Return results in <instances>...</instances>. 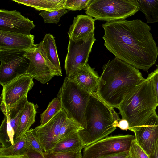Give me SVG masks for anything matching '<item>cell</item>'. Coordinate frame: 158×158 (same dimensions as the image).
I'll list each match as a JSON object with an SVG mask.
<instances>
[{
    "instance_id": "obj_1",
    "label": "cell",
    "mask_w": 158,
    "mask_h": 158,
    "mask_svg": "<svg viewBox=\"0 0 158 158\" xmlns=\"http://www.w3.org/2000/svg\"><path fill=\"white\" fill-rule=\"evenodd\" d=\"M102 27L104 45L116 58L146 71L155 64L158 47L147 23L123 19L107 22Z\"/></svg>"
},
{
    "instance_id": "obj_2",
    "label": "cell",
    "mask_w": 158,
    "mask_h": 158,
    "mask_svg": "<svg viewBox=\"0 0 158 158\" xmlns=\"http://www.w3.org/2000/svg\"><path fill=\"white\" fill-rule=\"evenodd\" d=\"M97 91L106 103L118 108L125 97L145 79L139 69L117 58L102 67Z\"/></svg>"
},
{
    "instance_id": "obj_3",
    "label": "cell",
    "mask_w": 158,
    "mask_h": 158,
    "mask_svg": "<svg viewBox=\"0 0 158 158\" xmlns=\"http://www.w3.org/2000/svg\"><path fill=\"white\" fill-rule=\"evenodd\" d=\"M85 116L87 128L78 131L84 148L108 136L116 129L120 119L114 108L97 92L90 93Z\"/></svg>"
},
{
    "instance_id": "obj_4",
    "label": "cell",
    "mask_w": 158,
    "mask_h": 158,
    "mask_svg": "<svg viewBox=\"0 0 158 158\" xmlns=\"http://www.w3.org/2000/svg\"><path fill=\"white\" fill-rule=\"evenodd\" d=\"M158 106L153 84L148 76L124 98L118 109L122 118L133 131L153 113Z\"/></svg>"
},
{
    "instance_id": "obj_5",
    "label": "cell",
    "mask_w": 158,
    "mask_h": 158,
    "mask_svg": "<svg viewBox=\"0 0 158 158\" xmlns=\"http://www.w3.org/2000/svg\"><path fill=\"white\" fill-rule=\"evenodd\" d=\"M90 93L66 77L58 94L67 117L83 128H86L85 111Z\"/></svg>"
},
{
    "instance_id": "obj_6",
    "label": "cell",
    "mask_w": 158,
    "mask_h": 158,
    "mask_svg": "<svg viewBox=\"0 0 158 158\" xmlns=\"http://www.w3.org/2000/svg\"><path fill=\"white\" fill-rule=\"evenodd\" d=\"M85 13L96 20L109 22L126 18L139 10L137 0H92Z\"/></svg>"
},
{
    "instance_id": "obj_7",
    "label": "cell",
    "mask_w": 158,
    "mask_h": 158,
    "mask_svg": "<svg viewBox=\"0 0 158 158\" xmlns=\"http://www.w3.org/2000/svg\"><path fill=\"white\" fill-rule=\"evenodd\" d=\"M135 136L120 134L107 136L85 147L82 158H101L129 151Z\"/></svg>"
},
{
    "instance_id": "obj_8",
    "label": "cell",
    "mask_w": 158,
    "mask_h": 158,
    "mask_svg": "<svg viewBox=\"0 0 158 158\" xmlns=\"http://www.w3.org/2000/svg\"><path fill=\"white\" fill-rule=\"evenodd\" d=\"M25 51L0 49V84L2 86L26 73L29 60Z\"/></svg>"
},
{
    "instance_id": "obj_9",
    "label": "cell",
    "mask_w": 158,
    "mask_h": 158,
    "mask_svg": "<svg viewBox=\"0 0 158 158\" xmlns=\"http://www.w3.org/2000/svg\"><path fill=\"white\" fill-rule=\"evenodd\" d=\"M96 40L94 31L82 41H75L69 39L64 64L67 77L76 73L88 63Z\"/></svg>"
},
{
    "instance_id": "obj_10",
    "label": "cell",
    "mask_w": 158,
    "mask_h": 158,
    "mask_svg": "<svg viewBox=\"0 0 158 158\" xmlns=\"http://www.w3.org/2000/svg\"><path fill=\"white\" fill-rule=\"evenodd\" d=\"M33 79L25 74L2 85L0 104L11 107L27 96L34 85Z\"/></svg>"
},
{
    "instance_id": "obj_11",
    "label": "cell",
    "mask_w": 158,
    "mask_h": 158,
    "mask_svg": "<svg viewBox=\"0 0 158 158\" xmlns=\"http://www.w3.org/2000/svg\"><path fill=\"white\" fill-rule=\"evenodd\" d=\"M25 56L29 60L26 74L30 76L42 84H45L54 76L60 74L48 64L42 55L39 44L26 52Z\"/></svg>"
},
{
    "instance_id": "obj_12",
    "label": "cell",
    "mask_w": 158,
    "mask_h": 158,
    "mask_svg": "<svg viewBox=\"0 0 158 158\" xmlns=\"http://www.w3.org/2000/svg\"><path fill=\"white\" fill-rule=\"evenodd\" d=\"M67 117L62 109L46 123L35 127L39 141L44 151L51 150L56 144L62 126Z\"/></svg>"
},
{
    "instance_id": "obj_13",
    "label": "cell",
    "mask_w": 158,
    "mask_h": 158,
    "mask_svg": "<svg viewBox=\"0 0 158 158\" xmlns=\"http://www.w3.org/2000/svg\"><path fill=\"white\" fill-rule=\"evenodd\" d=\"M137 144L149 156L158 141V116L153 113L134 131Z\"/></svg>"
},
{
    "instance_id": "obj_14",
    "label": "cell",
    "mask_w": 158,
    "mask_h": 158,
    "mask_svg": "<svg viewBox=\"0 0 158 158\" xmlns=\"http://www.w3.org/2000/svg\"><path fill=\"white\" fill-rule=\"evenodd\" d=\"M35 27L33 21L16 10H0V31L30 35Z\"/></svg>"
},
{
    "instance_id": "obj_15",
    "label": "cell",
    "mask_w": 158,
    "mask_h": 158,
    "mask_svg": "<svg viewBox=\"0 0 158 158\" xmlns=\"http://www.w3.org/2000/svg\"><path fill=\"white\" fill-rule=\"evenodd\" d=\"M34 38L31 34L0 31V49L27 52L35 45Z\"/></svg>"
},
{
    "instance_id": "obj_16",
    "label": "cell",
    "mask_w": 158,
    "mask_h": 158,
    "mask_svg": "<svg viewBox=\"0 0 158 158\" xmlns=\"http://www.w3.org/2000/svg\"><path fill=\"white\" fill-rule=\"evenodd\" d=\"M96 20L87 15L74 17L68 32L69 39L75 41L83 40L94 31Z\"/></svg>"
},
{
    "instance_id": "obj_17",
    "label": "cell",
    "mask_w": 158,
    "mask_h": 158,
    "mask_svg": "<svg viewBox=\"0 0 158 158\" xmlns=\"http://www.w3.org/2000/svg\"><path fill=\"white\" fill-rule=\"evenodd\" d=\"M94 69L87 63L76 73L68 78L90 93L97 92L100 77Z\"/></svg>"
},
{
    "instance_id": "obj_18",
    "label": "cell",
    "mask_w": 158,
    "mask_h": 158,
    "mask_svg": "<svg viewBox=\"0 0 158 158\" xmlns=\"http://www.w3.org/2000/svg\"><path fill=\"white\" fill-rule=\"evenodd\" d=\"M39 44L40 52L47 62L60 76H62L54 37L50 33L47 34Z\"/></svg>"
},
{
    "instance_id": "obj_19",
    "label": "cell",
    "mask_w": 158,
    "mask_h": 158,
    "mask_svg": "<svg viewBox=\"0 0 158 158\" xmlns=\"http://www.w3.org/2000/svg\"><path fill=\"white\" fill-rule=\"evenodd\" d=\"M28 102L27 96H26L17 104L11 107L6 106L0 104L1 110L4 116L7 118L10 125L14 131L15 136L17 132L22 111L26 104Z\"/></svg>"
},
{
    "instance_id": "obj_20",
    "label": "cell",
    "mask_w": 158,
    "mask_h": 158,
    "mask_svg": "<svg viewBox=\"0 0 158 158\" xmlns=\"http://www.w3.org/2000/svg\"><path fill=\"white\" fill-rule=\"evenodd\" d=\"M38 11L52 12L64 8L65 0H12Z\"/></svg>"
},
{
    "instance_id": "obj_21",
    "label": "cell",
    "mask_w": 158,
    "mask_h": 158,
    "mask_svg": "<svg viewBox=\"0 0 158 158\" xmlns=\"http://www.w3.org/2000/svg\"><path fill=\"white\" fill-rule=\"evenodd\" d=\"M36 107L33 103L28 102L26 104L20 117L18 130L14 140L23 135L34 123L36 113Z\"/></svg>"
},
{
    "instance_id": "obj_22",
    "label": "cell",
    "mask_w": 158,
    "mask_h": 158,
    "mask_svg": "<svg viewBox=\"0 0 158 158\" xmlns=\"http://www.w3.org/2000/svg\"><path fill=\"white\" fill-rule=\"evenodd\" d=\"M78 131L74 132L58 141L50 151L56 152H66L84 148Z\"/></svg>"
},
{
    "instance_id": "obj_23",
    "label": "cell",
    "mask_w": 158,
    "mask_h": 158,
    "mask_svg": "<svg viewBox=\"0 0 158 158\" xmlns=\"http://www.w3.org/2000/svg\"><path fill=\"white\" fill-rule=\"evenodd\" d=\"M29 148V145L24 134L14 140V144L6 147H0V156H16L24 155Z\"/></svg>"
},
{
    "instance_id": "obj_24",
    "label": "cell",
    "mask_w": 158,
    "mask_h": 158,
    "mask_svg": "<svg viewBox=\"0 0 158 158\" xmlns=\"http://www.w3.org/2000/svg\"><path fill=\"white\" fill-rule=\"evenodd\" d=\"M140 11L145 15L147 23L158 22V0H137Z\"/></svg>"
},
{
    "instance_id": "obj_25",
    "label": "cell",
    "mask_w": 158,
    "mask_h": 158,
    "mask_svg": "<svg viewBox=\"0 0 158 158\" xmlns=\"http://www.w3.org/2000/svg\"><path fill=\"white\" fill-rule=\"evenodd\" d=\"M15 133L7 117L4 118L0 127L1 147H6L14 144Z\"/></svg>"
},
{
    "instance_id": "obj_26",
    "label": "cell",
    "mask_w": 158,
    "mask_h": 158,
    "mask_svg": "<svg viewBox=\"0 0 158 158\" xmlns=\"http://www.w3.org/2000/svg\"><path fill=\"white\" fill-rule=\"evenodd\" d=\"M62 109L61 104L58 96L49 103L46 110L40 115V126H43L57 114Z\"/></svg>"
},
{
    "instance_id": "obj_27",
    "label": "cell",
    "mask_w": 158,
    "mask_h": 158,
    "mask_svg": "<svg viewBox=\"0 0 158 158\" xmlns=\"http://www.w3.org/2000/svg\"><path fill=\"white\" fill-rule=\"evenodd\" d=\"M82 129L83 128L78 123L67 117L61 128L58 141L70 134Z\"/></svg>"
},
{
    "instance_id": "obj_28",
    "label": "cell",
    "mask_w": 158,
    "mask_h": 158,
    "mask_svg": "<svg viewBox=\"0 0 158 158\" xmlns=\"http://www.w3.org/2000/svg\"><path fill=\"white\" fill-rule=\"evenodd\" d=\"M69 11V10L64 8L52 12L42 11L39 14L43 18L44 23L57 24L60 17Z\"/></svg>"
},
{
    "instance_id": "obj_29",
    "label": "cell",
    "mask_w": 158,
    "mask_h": 158,
    "mask_svg": "<svg viewBox=\"0 0 158 158\" xmlns=\"http://www.w3.org/2000/svg\"><path fill=\"white\" fill-rule=\"evenodd\" d=\"M82 149L66 152H56L51 151H44L43 154L45 158H82L81 151Z\"/></svg>"
},
{
    "instance_id": "obj_30",
    "label": "cell",
    "mask_w": 158,
    "mask_h": 158,
    "mask_svg": "<svg viewBox=\"0 0 158 158\" xmlns=\"http://www.w3.org/2000/svg\"><path fill=\"white\" fill-rule=\"evenodd\" d=\"M29 145V148H32L43 154L44 152L37 136L35 129H31L24 134Z\"/></svg>"
},
{
    "instance_id": "obj_31",
    "label": "cell",
    "mask_w": 158,
    "mask_h": 158,
    "mask_svg": "<svg viewBox=\"0 0 158 158\" xmlns=\"http://www.w3.org/2000/svg\"><path fill=\"white\" fill-rule=\"evenodd\" d=\"M92 0H65L64 8L69 10H80L86 8Z\"/></svg>"
},
{
    "instance_id": "obj_32",
    "label": "cell",
    "mask_w": 158,
    "mask_h": 158,
    "mask_svg": "<svg viewBox=\"0 0 158 158\" xmlns=\"http://www.w3.org/2000/svg\"><path fill=\"white\" fill-rule=\"evenodd\" d=\"M129 152V158H150L145 151L137 144L135 139L131 143Z\"/></svg>"
},
{
    "instance_id": "obj_33",
    "label": "cell",
    "mask_w": 158,
    "mask_h": 158,
    "mask_svg": "<svg viewBox=\"0 0 158 158\" xmlns=\"http://www.w3.org/2000/svg\"><path fill=\"white\" fill-rule=\"evenodd\" d=\"M156 65V69L148 76L151 77L153 82L158 106V65Z\"/></svg>"
},
{
    "instance_id": "obj_34",
    "label": "cell",
    "mask_w": 158,
    "mask_h": 158,
    "mask_svg": "<svg viewBox=\"0 0 158 158\" xmlns=\"http://www.w3.org/2000/svg\"><path fill=\"white\" fill-rule=\"evenodd\" d=\"M25 158H45L43 154L32 148H29L24 154Z\"/></svg>"
},
{
    "instance_id": "obj_35",
    "label": "cell",
    "mask_w": 158,
    "mask_h": 158,
    "mask_svg": "<svg viewBox=\"0 0 158 158\" xmlns=\"http://www.w3.org/2000/svg\"><path fill=\"white\" fill-rule=\"evenodd\" d=\"M101 158H129V150L112 154Z\"/></svg>"
},
{
    "instance_id": "obj_36",
    "label": "cell",
    "mask_w": 158,
    "mask_h": 158,
    "mask_svg": "<svg viewBox=\"0 0 158 158\" xmlns=\"http://www.w3.org/2000/svg\"><path fill=\"white\" fill-rule=\"evenodd\" d=\"M118 127L122 130H129V124L127 120L122 119L119 121Z\"/></svg>"
},
{
    "instance_id": "obj_37",
    "label": "cell",
    "mask_w": 158,
    "mask_h": 158,
    "mask_svg": "<svg viewBox=\"0 0 158 158\" xmlns=\"http://www.w3.org/2000/svg\"><path fill=\"white\" fill-rule=\"evenodd\" d=\"M149 156L150 158H158V141L154 150Z\"/></svg>"
},
{
    "instance_id": "obj_38",
    "label": "cell",
    "mask_w": 158,
    "mask_h": 158,
    "mask_svg": "<svg viewBox=\"0 0 158 158\" xmlns=\"http://www.w3.org/2000/svg\"><path fill=\"white\" fill-rule=\"evenodd\" d=\"M0 158H25L24 155L16 156H0Z\"/></svg>"
}]
</instances>
